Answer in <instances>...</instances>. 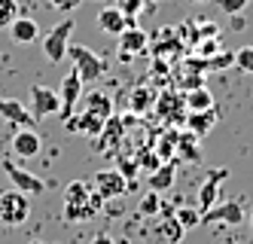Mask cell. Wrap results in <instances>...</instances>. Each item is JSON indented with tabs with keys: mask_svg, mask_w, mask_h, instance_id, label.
Wrapping results in <instances>:
<instances>
[{
	"mask_svg": "<svg viewBox=\"0 0 253 244\" xmlns=\"http://www.w3.org/2000/svg\"><path fill=\"white\" fill-rule=\"evenodd\" d=\"M31 217V195L22 190H6L0 193V223L9 229L25 226Z\"/></svg>",
	"mask_w": 253,
	"mask_h": 244,
	"instance_id": "1",
	"label": "cell"
},
{
	"mask_svg": "<svg viewBox=\"0 0 253 244\" xmlns=\"http://www.w3.org/2000/svg\"><path fill=\"white\" fill-rule=\"evenodd\" d=\"M67 55H70V61H74V70L83 77V83H95L98 77L107 73V58H101L95 49H88V46H67Z\"/></svg>",
	"mask_w": 253,
	"mask_h": 244,
	"instance_id": "2",
	"label": "cell"
},
{
	"mask_svg": "<svg viewBox=\"0 0 253 244\" xmlns=\"http://www.w3.org/2000/svg\"><path fill=\"white\" fill-rule=\"evenodd\" d=\"M74 28H77L74 18H64V22H58L43 37V55L52 64H58V61L67 58V46H70V34H74Z\"/></svg>",
	"mask_w": 253,
	"mask_h": 244,
	"instance_id": "3",
	"label": "cell"
},
{
	"mask_svg": "<svg viewBox=\"0 0 253 244\" xmlns=\"http://www.w3.org/2000/svg\"><path fill=\"white\" fill-rule=\"evenodd\" d=\"M0 165H3V171H6V177H9V183H12V190H22V193H28V195H37V193L46 190V180H43V177L31 174L28 168L15 165L12 159H3Z\"/></svg>",
	"mask_w": 253,
	"mask_h": 244,
	"instance_id": "4",
	"label": "cell"
},
{
	"mask_svg": "<svg viewBox=\"0 0 253 244\" xmlns=\"http://www.w3.org/2000/svg\"><path fill=\"white\" fill-rule=\"evenodd\" d=\"M202 223H211V226H216V223H223V226H238V223H244V204L238 198L216 201L211 211L202 214Z\"/></svg>",
	"mask_w": 253,
	"mask_h": 244,
	"instance_id": "5",
	"label": "cell"
},
{
	"mask_svg": "<svg viewBox=\"0 0 253 244\" xmlns=\"http://www.w3.org/2000/svg\"><path fill=\"white\" fill-rule=\"evenodd\" d=\"M226 177H229V168H213V171H208V177H205V183L198 186V201H195V208L198 211H211L216 201H220V186L226 183Z\"/></svg>",
	"mask_w": 253,
	"mask_h": 244,
	"instance_id": "6",
	"label": "cell"
},
{
	"mask_svg": "<svg viewBox=\"0 0 253 244\" xmlns=\"http://www.w3.org/2000/svg\"><path fill=\"white\" fill-rule=\"evenodd\" d=\"M58 110H61V98H58L55 89L40 86V83L31 86V113H34V119L37 116H58Z\"/></svg>",
	"mask_w": 253,
	"mask_h": 244,
	"instance_id": "7",
	"label": "cell"
},
{
	"mask_svg": "<svg viewBox=\"0 0 253 244\" xmlns=\"http://www.w3.org/2000/svg\"><path fill=\"white\" fill-rule=\"evenodd\" d=\"M95 190L110 201V198H122L128 193V177H125L119 168H104L95 174Z\"/></svg>",
	"mask_w": 253,
	"mask_h": 244,
	"instance_id": "8",
	"label": "cell"
},
{
	"mask_svg": "<svg viewBox=\"0 0 253 244\" xmlns=\"http://www.w3.org/2000/svg\"><path fill=\"white\" fill-rule=\"evenodd\" d=\"M183 232H186V229L180 226V220L174 217V211L162 204V217L156 220V226H153L156 241H159V244H180V241H183Z\"/></svg>",
	"mask_w": 253,
	"mask_h": 244,
	"instance_id": "9",
	"label": "cell"
},
{
	"mask_svg": "<svg viewBox=\"0 0 253 244\" xmlns=\"http://www.w3.org/2000/svg\"><path fill=\"white\" fill-rule=\"evenodd\" d=\"M58 98H61V110H58V116L67 119L70 116V110H74L80 101H83V77L74 70V73H67V77L61 80V89H58Z\"/></svg>",
	"mask_w": 253,
	"mask_h": 244,
	"instance_id": "10",
	"label": "cell"
},
{
	"mask_svg": "<svg viewBox=\"0 0 253 244\" xmlns=\"http://www.w3.org/2000/svg\"><path fill=\"white\" fill-rule=\"evenodd\" d=\"M156 113L162 119H168V122H186V98L183 95H174V92H165V95H156Z\"/></svg>",
	"mask_w": 253,
	"mask_h": 244,
	"instance_id": "11",
	"label": "cell"
},
{
	"mask_svg": "<svg viewBox=\"0 0 253 244\" xmlns=\"http://www.w3.org/2000/svg\"><path fill=\"white\" fill-rule=\"evenodd\" d=\"M147 46H150V37H147V31H140L137 25L125 28V31L119 34V55H122L125 61L143 55V52H147Z\"/></svg>",
	"mask_w": 253,
	"mask_h": 244,
	"instance_id": "12",
	"label": "cell"
},
{
	"mask_svg": "<svg viewBox=\"0 0 253 244\" xmlns=\"http://www.w3.org/2000/svg\"><path fill=\"white\" fill-rule=\"evenodd\" d=\"M9 146H12V153L19 156V159H34V156L40 153L43 141H40V135H37L34 128H19V131L12 135V144H9Z\"/></svg>",
	"mask_w": 253,
	"mask_h": 244,
	"instance_id": "13",
	"label": "cell"
},
{
	"mask_svg": "<svg viewBox=\"0 0 253 244\" xmlns=\"http://www.w3.org/2000/svg\"><path fill=\"white\" fill-rule=\"evenodd\" d=\"M0 116L15 128H31L34 125V113L22 101H12V98H0Z\"/></svg>",
	"mask_w": 253,
	"mask_h": 244,
	"instance_id": "14",
	"label": "cell"
},
{
	"mask_svg": "<svg viewBox=\"0 0 253 244\" xmlns=\"http://www.w3.org/2000/svg\"><path fill=\"white\" fill-rule=\"evenodd\" d=\"M131 25H137V18H125L116 6H104V9L98 12V28H101L104 34L119 37L125 28H131Z\"/></svg>",
	"mask_w": 253,
	"mask_h": 244,
	"instance_id": "15",
	"label": "cell"
},
{
	"mask_svg": "<svg viewBox=\"0 0 253 244\" xmlns=\"http://www.w3.org/2000/svg\"><path fill=\"white\" fill-rule=\"evenodd\" d=\"M198 138L195 131H189V128H183L177 135V159H183V162H198L202 159V146H198Z\"/></svg>",
	"mask_w": 253,
	"mask_h": 244,
	"instance_id": "16",
	"label": "cell"
},
{
	"mask_svg": "<svg viewBox=\"0 0 253 244\" xmlns=\"http://www.w3.org/2000/svg\"><path fill=\"white\" fill-rule=\"evenodd\" d=\"M122 131H125V122H122L119 116H110V119L104 122L101 135L95 138V144H98V149H101V153H107L110 146H116V144L122 141Z\"/></svg>",
	"mask_w": 253,
	"mask_h": 244,
	"instance_id": "17",
	"label": "cell"
},
{
	"mask_svg": "<svg viewBox=\"0 0 253 244\" xmlns=\"http://www.w3.org/2000/svg\"><path fill=\"white\" fill-rule=\"evenodd\" d=\"M213 122H216V107H211V110H189L183 125H186L189 131H195L198 138H205L208 131L213 128Z\"/></svg>",
	"mask_w": 253,
	"mask_h": 244,
	"instance_id": "18",
	"label": "cell"
},
{
	"mask_svg": "<svg viewBox=\"0 0 253 244\" xmlns=\"http://www.w3.org/2000/svg\"><path fill=\"white\" fill-rule=\"evenodd\" d=\"M174 180H177V165H174V162H162L156 171L150 174L147 183H150L153 193H168L171 186H174Z\"/></svg>",
	"mask_w": 253,
	"mask_h": 244,
	"instance_id": "19",
	"label": "cell"
},
{
	"mask_svg": "<svg viewBox=\"0 0 253 244\" xmlns=\"http://www.w3.org/2000/svg\"><path fill=\"white\" fill-rule=\"evenodd\" d=\"M6 31L12 34V40H15V43H34V40L40 37L37 22H34V18H25V15H19V18H15V22H12Z\"/></svg>",
	"mask_w": 253,
	"mask_h": 244,
	"instance_id": "20",
	"label": "cell"
},
{
	"mask_svg": "<svg viewBox=\"0 0 253 244\" xmlns=\"http://www.w3.org/2000/svg\"><path fill=\"white\" fill-rule=\"evenodd\" d=\"M98 214V208H95V204L92 201H64V223H85V220H92Z\"/></svg>",
	"mask_w": 253,
	"mask_h": 244,
	"instance_id": "21",
	"label": "cell"
},
{
	"mask_svg": "<svg viewBox=\"0 0 253 244\" xmlns=\"http://www.w3.org/2000/svg\"><path fill=\"white\" fill-rule=\"evenodd\" d=\"M150 107H156V92L150 86H137L131 92V98H128V110H131L134 116H143Z\"/></svg>",
	"mask_w": 253,
	"mask_h": 244,
	"instance_id": "22",
	"label": "cell"
},
{
	"mask_svg": "<svg viewBox=\"0 0 253 244\" xmlns=\"http://www.w3.org/2000/svg\"><path fill=\"white\" fill-rule=\"evenodd\" d=\"M83 110H92V113L110 119L113 116V101H110V95H104V92H88V95H83Z\"/></svg>",
	"mask_w": 253,
	"mask_h": 244,
	"instance_id": "23",
	"label": "cell"
},
{
	"mask_svg": "<svg viewBox=\"0 0 253 244\" xmlns=\"http://www.w3.org/2000/svg\"><path fill=\"white\" fill-rule=\"evenodd\" d=\"M183 98H186V110H211L213 107V95H211L205 86L183 92Z\"/></svg>",
	"mask_w": 253,
	"mask_h": 244,
	"instance_id": "24",
	"label": "cell"
},
{
	"mask_svg": "<svg viewBox=\"0 0 253 244\" xmlns=\"http://www.w3.org/2000/svg\"><path fill=\"white\" fill-rule=\"evenodd\" d=\"M77 116H80V135H88V138H98L104 122H107L104 116L92 113V110H83V113H77Z\"/></svg>",
	"mask_w": 253,
	"mask_h": 244,
	"instance_id": "25",
	"label": "cell"
},
{
	"mask_svg": "<svg viewBox=\"0 0 253 244\" xmlns=\"http://www.w3.org/2000/svg\"><path fill=\"white\" fill-rule=\"evenodd\" d=\"M177 135H180V131L171 128V131H165V135L156 141V153H159L162 162H171V159L177 156Z\"/></svg>",
	"mask_w": 253,
	"mask_h": 244,
	"instance_id": "26",
	"label": "cell"
},
{
	"mask_svg": "<svg viewBox=\"0 0 253 244\" xmlns=\"http://www.w3.org/2000/svg\"><path fill=\"white\" fill-rule=\"evenodd\" d=\"M174 217L180 220V226H183V229H195L198 223H202V211L189 208V204H180V208L174 211Z\"/></svg>",
	"mask_w": 253,
	"mask_h": 244,
	"instance_id": "27",
	"label": "cell"
},
{
	"mask_svg": "<svg viewBox=\"0 0 253 244\" xmlns=\"http://www.w3.org/2000/svg\"><path fill=\"white\" fill-rule=\"evenodd\" d=\"M88 193H92V183L74 180V183H67V186H64V201H85Z\"/></svg>",
	"mask_w": 253,
	"mask_h": 244,
	"instance_id": "28",
	"label": "cell"
},
{
	"mask_svg": "<svg viewBox=\"0 0 253 244\" xmlns=\"http://www.w3.org/2000/svg\"><path fill=\"white\" fill-rule=\"evenodd\" d=\"M19 0H0V31L9 28L15 18H19Z\"/></svg>",
	"mask_w": 253,
	"mask_h": 244,
	"instance_id": "29",
	"label": "cell"
},
{
	"mask_svg": "<svg viewBox=\"0 0 253 244\" xmlns=\"http://www.w3.org/2000/svg\"><path fill=\"white\" fill-rule=\"evenodd\" d=\"M140 214L143 217H156V214H162V193H147L140 198Z\"/></svg>",
	"mask_w": 253,
	"mask_h": 244,
	"instance_id": "30",
	"label": "cell"
},
{
	"mask_svg": "<svg viewBox=\"0 0 253 244\" xmlns=\"http://www.w3.org/2000/svg\"><path fill=\"white\" fill-rule=\"evenodd\" d=\"M235 67H238L241 73H253V46L235 49Z\"/></svg>",
	"mask_w": 253,
	"mask_h": 244,
	"instance_id": "31",
	"label": "cell"
},
{
	"mask_svg": "<svg viewBox=\"0 0 253 244\" xmlns=\"http://www.w3.org/2000/svg\"><path fill=\"white\" fill-rule=\"evenodd\" d=\"M143 3H147V0H116V9L125 15V18H137L140 12H143Z\"/></svg>",
	"mask_w": 253,
	"mask_h": 244,
	"instance_id": "32",
	"label": "cell"
},
{
	"mask_svg": "<svg viewBox=\"0 0 253 244\" xmlns=\"http://www.w3.org/2000/svg\"><path fill=\"white\" fill-rule=\"evenodd\" d=\"M216 6H220L226 15H238L250 6V0H216Z\"/></svg>",
	"mask_w": 253,
	"mask_h": 244,
	"instance_id": "33",
	"label": "cell"
},
{
	"mask_svg": "<svg viewBox=\"0 0 253 244\" xmlns=\"http://www.w3.org/2000/svg\"><path fill=\"white\" fill-rule=\"evenodd\" d=\"M216 52H220V40H216V37H208L205 43L198 40V55H202V58H213Z\"/></svg>",
	"mask_w": 253,
	"mask_h": 244,
	"instance_id": "34",
	"label": "cell"
},
{
	"mask_svg": "<svg viewBox=\"0 0 253 244\" xmlns=\"http://www.w3.org/2000/svg\"><path fill=\"white\" fill-rule=\"evenodd\" d=\"M137 165L143 168V171H156V168L162 165V159H159V153H140V159H137Z\"/></svg>",
	"mask_w": 253,
	"mask_h": 244,
	"instance_id": "35",
	"label": "cell"
},
{
	"mask_svg": "<svg viewBox=\"0 0 253 244\" xmlns=\"http://www.w3.org/2000/svg\"><path fill=\"white\" fill-rule=\"evenodd\" d=\"M46 3H49L52 9H58V12H74L83 0H46Z\"/></svg>",
	"mask_w": 253,
	"mask_h": 244,
	"instance_id": "36",
	"label": "cell"
},
{
	"mask_svg": "<svg viewBox=\"0 0 253 244\" xmlns=\"http://www.w3.org/2000/svg\"><path fill=\"white\" fill-rule=\"evenodd\" d=\"M229 64H235V52H223V55L216 52L213 58L208 61V67H229Z\"/></svg>",
	"mask_w": 253,
	"mask_h": 244,
	"instance_id": "37",
	"label": "cell"
},
{
	"mask_svg": "<svg viewBox=\"0 0 253 244\" xmlns=\"http://www.w3.org/2000/svg\"><path fill=\"white\" fill-rule=\"evenodd\" d=\"M202 37H220V31H216V25H213V22H202V28L195 31V37H192V40L198 43Z\"/></svg>",
	"mask_w": 253,
	"mask_h": 244,
	"instance_id": "38",
	"label": "cell"
},
{
	"mask_svg": "<svg viewBox=\"0 0 253 244\" xmlns=\"http://www.w3.org/2000/svg\"><path fill=\"white\" fill-rule=\"evenodd\" d=\"M198 86H205V77L202 73H186L183 77V89L189 92V89H198Z\"/></svg>",
	"mask_w": 253,
	"mask_h": 244,
	"instance_id": "39",
	"label": "cell"
},
{
	"mask_svg": "<svg viewBox=\"0 0 253 244\" xmlns=\"http://www.w3.org/2000/svg\"><path fill=\"white\" fill-rule=\"evenodd\" d=\"M137 168H140V165L131 162V159H119V171H122L125 177H134V174H137Z\"/></svg>",
	"mask_w": 253,
	"mask_h": 244,
	"instance_id": "40",
	"label": "cell"
},
{
	"mask_svg": "<svg viewBox=\"0 0 253 244\" xmlns=\"http://www.w3.org/2000/svg\"><path fill=\"white\" fill-rule=\"evenodd\" d=\"M88 244H116V241H113L110 235H107V232H98V235H95L92 241H88Z\"/></svg>",
	"mask_w": 253,
	"mask_h": 244,
	"instance_id": "41",
	"label": "cell"
},
{
	"mask_svg": "<svg viewBox=\"0 0 253 244\" xmlns=\"http://www.w3.org/2000/svg\"><path fill=\"white\" fill-rule=\"evenodd\" d=\"M250 226H253V208H250Z\"/></svg>",
	"mask_w": 253,
	"mask_h": 244,
	"instance_id": "42",
	"label": "cell"
},
{
	"mask_svg": "<svg viewBox=\"0 0 253 244\" xmlns=\"http://www.w3.org/2000/svg\"><path fill=\"white\" fill-rule=\"evenodd\" d=\"M192 3H208V0H192Z\"/></svg>",
	"mask_w": 253,
	"mask_h": 244,
	"instance_id": "43",
	"label": "cell"
},
{
	"mask_svg": "<svg viewBox=\"0 0 253 244\" xmlns=\"http://www.w3.org/2000/svg\"><path fill=\"white\" fill-rule=\"evenodd\" d=\"M153 3H159V0H153Z\"/></svg>",
	"mask_w": 253,
	"mask_h": 244,
	"instance_id": "44",
	"label": "cell"
}]
</instances>
